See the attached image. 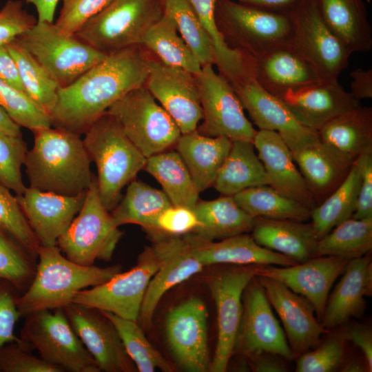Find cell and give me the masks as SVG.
Segmentation results:
<instances>
[{
  "label": "cell",
  "mask_w": 372,
  "mask_h": 372,
  "mask_svg": "<svg viewBox=\"0 0 372 372\" xmlns=\"http://www.w3.org/2000/svg\"><path fill=\"white\" fill-rule=\"evenodd\" d=\"M149 56L142 45L121 50L60 87L50 114L52 126L85 134L113 103L145 85Z\"/></svg>",
  "instance_id": "1"
},
{
  "label": "cell",
  "mask_w": 372,
  "mask_h": 372,
  "mask_svg": "<svg viewBox=\"0 0 372 372\" xmlns=\"http://www.w3.org/2000/svg\"><path fill=\"white\" fill-rule=\"evenodd\" d=\"M25 166L29 187L65 196L86 192L94 175L80 135L52 127L34 131Z\"/></svg>",
  "instance_id": "2"
},
{
  "label": "cell",
  "mask_w": 372,
  "mask_h": 372,
  "mask_svg": "<svg viewBox=\"0 0 372 372\" xmlns=\"http://www.w3.org/2000/svg\"><path fill=\"white\" fill-rule=\"evenodd\" d=\"M34 276L23 294L17 297L21 316L41 310L63 309L81 290L101 285L121 271L120 265L106 267L76 264L57 245H40Z\"/></svg>",
  "instance_id": "3"
},
{
  "label": "cell",
  "mask_w": 372,
  "mask_h": 372,
  "mask_svg": "<svg viewBox=\"0 0 372 372\" xmlns=\"http://www.w3.org/2000/svg\"><path fill=\"white\" fill-rule=\"evenodd\" d=\"M83 142L96 167L101 201L111 211L122 198L124 187L144 169L147 158L107 112L88 128Z\"/></svg>",
  "instance_id": "4"
},
{
  "label": "cell",
  "mask_w": 372,
  "mask_h": 372,
  "mask_svg": "<svg viewBox=\"0 0 372 372\" xmlns=\"http://www.w3.org/2000/svg\"><path fill=\"white\" fill-rule=\"evenodd\" d=\"M214 17L227 45L246 56L258 59L290 45L289 12L266 10L234 0H215Z\"/></svg>",
  "instance_id": "5"
},
{
  "label": "cell",
  "mask_w": 372,
  "mask_h": 372,
  "mask_svg": "<svg viewBox=\"0 0 372 372\" xmlns=\"http://www.w3.org/2000/svg\"><path fill=\"white\" fill-rule=\"evenodd\" d=\"M163 12L162 0H113L74 35L109 54L141 45L145 34Z\"/></svg>",
  "instance_id": "6"
},
{
  "label": "cell",
  "mask_w": 372,
  "mask_h": 372,
  "mask_svg": "<svg viewBox=\"0 0 372 372\" xmlns=\"http://www.w3.org/2000/svg\"><path fill=\"white\" fill-rule=\"evenodd\" d=\"M122 231L103 205L94 175L84 203L56 245L71 261L83 266L111 260Z\"/></svg>",
  "instance_id": "7"
},
{
  "label": "cell",
  "mask_w": 372,
  "mask_h": 372,
  "mask_svg": "<svg viewBox=\"0 0 372 372\" xmlns=\"http://www.w3.org/2000/svg\"><path fill=\"white\" fill-rule=\"evenodd\" d=\"M20 338L44 361L63 371L100 372L97 363L70 325L63 309L27 315Z\"/></svg>",
  "instance_id": "8"
},
{
  "label": "cell",
  "mask_w": 372,
  "mask_h": 372,
  "mask_svg": "<svg viewBox=\"0 0 372 372\" xmlns=\"http://www.w3.org/2000/svg\"><path fill=\"white\" fill-rule=\"evenodd\" d=\"M17 39L61 87L72 83L107 55L75 35L61 33L53 23L37 21Z\"/></svg>",
  "instance_id": "9"
},
{
  "label": "cell",
  "mask_w": 372,
  "mask_h": 372,
  "mask_svg": "<svg viewBox=\"0 0 372 372\" xmlns=\"http://www.w3.org/2000/svg\"><path fill=\"white\" fill-rule=\"evenodd\" d=\"M146 157L175 147L181 132L145 85L135 88L107 110Z\"/></svg>",
  "instance_id": "10"
},
{
  "label": "cell",
  "mask_w": 372,
  "mask_h": 372,
  "mask_svg": "<svg viewBox=\"0 0 372 372\" xmlns=\"http://www.w3.org/2000/svg\"><path fill=\"white\" fill-rule=\"evenodd\" d=\"M289 14L290 47L316 72L322 81H335L348 66L351 52L323 20L316 0H302Z\"/></svg>",
  "instance_id": "11"
},
{
  "label": "cell",
  "mask_w": 372,
  "mask_h": 372,
  "mask_svg": "<svg viewBox=\"0 0 372 372\" xmlns=\"http://www.w3.org/2000/svg\"><path fill=\"white\" fill-rule=\"evenodd\" d=\"M213 66L203 65L201 71L195 74L203 120L196 130L207 136L253 142L257 130L246 117L230 83Z\"/></svg>",
  "instance_id": "12"
},
{
  "label": "cell",
  "mask_w": 372,
  "mask_h": 372,
  "mask_svg": "<svg viewBox=\"0 0 372 372\" xmlns=\"http://www.w3.org/2000/svg\"><path fill=\"white\" fill-rule=\"evenodd\" d=\"M158 267V259L152 247H147L131 269L121 271L101 285L80 291L72 302L137 321L146 290Z\"/></svg>",
  "instance_id": "13"
},
{
  "label": "cell",
  "mask_w": 372,
  "mask_h": 372,
  "mask_svg": "<svg viewBox=\"0 0 372 372\" xmlns=\"http://www.w3.org/2000/svg\"><path fill=\"white\" fill-rule=\"evenodd\" d=\"M256 265H236L214 273L208 286L217 311L218 339L209 371L224 372L234 353L242 312L245 288L255 276Z\"/></svg>",
  "instance_id": "14"
},
{
  "label": "cell",
  "mask_w": 372,
  "mask_h": 372,
  "mask_svg": "<svg viewBox=\"0 0 372 372\" xmlns=\"http://www.w3.org/2000/svg\"><path fill=\"white\" fill-rule=\"evenodd\" d=\"M236 351L247 357L267 352L287 360L295 358L256 276L243 291L242 312L234 353Z\"/></svg>",
  "instance_id": "15"
},
{
  "label": "cell",
  "mask_w": 372,
  "mask_h": 372,
  "mask_svg": "<svg viewBox=\"0 0 372 372\" xmlns=\"http://www.w3.org/2000/svg\"><path fill=\"white\" fill-rule=\"evenodd\" d=\"M149 235L158 267L147 287L138 318L139 324L145 328L152 325L154 311L163 296L173 287L200 272L205 267L183 236Z\"/></svg>",
  "instance_id": "16"
},
{
  "label": "cell",
  "mask_w": 372,
  "mask_h": 372,
  "mask_svg": "<svg viewBox=\"0 0 372 372\" xmlns=\"http://www.w3.org/2000/svg\"><path fill=\"white\" fill-rule=\"evenodd\" d=\"M145 85L175 121L181 134L197 129L203 110L195 74L149 56Z\"/></svg>",
  "instance_id": "17"
},
{
  "label": "cell",
  "mask_w": 372,
  "mask_h": 372,
  "mask_svg": "<svg viewBox=\"0 0 372 372\" xmlns=\"http://www.w3.org/2000/svg\"><path fill=\"white\" fill-rule=\"evenodd\" d=\"M207 311L198 297L192 296L173 307L165 322V333L172 355L186 371H209Z\"/></svg>",
  "instance_id": "18"
},
{
  "label": "cell",
  "mask_w": 372,
  "mask_h": 372,
  "mask_svg": "<svg viewBox=\"0 0 372 372\" xmlns=\"http://www.w3.org/2000/svg\"><path fill=\"white\" fill-rule=\"evenodd\" d=\"M63 311L101 371H138L116 328L101 311L74 302L68 304Z\"/></svg>",
  "instance_id": "19"
},
{
  "label": "cell",
  "mask_w": 372,
  "mask_h": 372,
  "mask_svg": "<svg viewBox=\"0 0 372 372\" xmlns=\"http://www.w3.org/2000/svg\"><path fill=\"white\" fill-rule=\"evenodd\" d=\"M348 262L342 258L324 256L287 267L259 265L256 267L255 276L276 280L307 298L321 322L330 290Z\"/></svg>",
  "instance_id": "20"
},
{
  "label": "cell",
  "mask_w": 372,
  "mask_h": 372,
  "mask_svg": "<svg viewBox=\"0 0 372 372\" xmlns=\"http://www.w3.org/2000/svg\"><path fill=\"white\" fill-rule=\"evenodd\" d=\"M231 86L258 130L278 133L291 151L319 138L318 132L301 124L282 99L265 91L252 77Z\"/></svg>",
  "instance_id": "21"
},
{
  "label": "cell",
  "mask_w": 372,
  "mask_h": 372,
  "mask_svg": "<svg viewBox=\"0 0 372 372\" xmlns=\"http://www.w3.org/2000/svg\"><path fill=\"white\" fill-rule=\"evenodd\" d=\"M256 277L282 322L294 356L316 347L328 330L318 320L312 304L276 280Z\"/></svg>",
  "instance_id": "22"
},
{
  "label": "cell",
  "mask_w": 372,
  "mask_h": 372,
  "mask_svg": "<svg viewBox=\"0 0 372 372\" xmlns=\"http://www.w3.org/2000/svg\"><path fill=\"white\" fill-rule=\"evenodd\" d=\"M86 192L65 196L28 187L15 197L39 245L53 246L79 212Z\"/></svg>",
  "instance_id": "23"
},
{
  "label": "cell",
  "mask_w": 372,
  "mask_h": 372,
  "mask_svg": "<svg viewBox=\"0 0 372 372\" xmlns=\"http://www.w3.org/2000/svg\"><path fill=\"white\" fill-rule=\"evenodd\" d=\"M253 144L264 166L268 185L311 211L315 208L317 203L293 159L290 149L280 136L273 131L257 130Z\"/></svg>",
  "instance_id": "24"
},
{
  "label": "cell",
  "mask_w": 372,
  "mask_h": 372,
  "mask_svg": "<svg viewBox=\"0 0 372 372\" xmlns=\"http://www.w3.org/2000/svg\"><path fill=\"white\" fill-rule=\"evenodd\" d=\"M280 99L301 124L316 132L331 119L360 105L338 80L322 81L288 92Z\"/></svg>",
  "instance_id": "25"
},
{
  "label": "cell",
  "mask_w": 372,
  "mask_h": 372,
  "mask_svg": "<svg viewBox=\"0 0 372 372\" xmlns=\"http://www.w3.org/2000/svg\"><path fill=\"white\" fill-rule=\"evenodd\" d=\"M250 74L265 91L281 99L288 92L322 81L314 69L290 46L254 59Z\"/></svg>",
  "instance_id": "26"
},
{
  "label": "cell",
  "mask_w": 372,
  "mask_h": 372,
  "mask_svg": "<svg viewBox=\"0 0 372 372\" xmlns=\"http://www.w3.org/2000/svg\"><path fill=\"white\" fill-rule=\"evenodd\" d=\"M291 152L317 205L342 183L354 162L320 138Z\"/></svg>",
  "instance_id": "27"
},
{
  "label": "cell",
  "mask_w": 372,
  "mask_h": 372,
  "mask_svg": "<svg viewBox=\"0 0 372 372\" xmlns=\"http://www.w3.org/2000/svg\"><path fill=\"white\" fill-rule=\"evenodd\" d=\"M369 254L349 260L342 278L329 295L321 322L327 330L363 315L365 297L372 294V261Z\"/></svg>",
  "instance_id": "28"
},
{
  "label": "cell",
  "mask_w": 372,
  "mask_h": 372,
  "mask_svg": "<svg viewBox=\"0 0 372 372\" xmlns=\"http://www.w3.org/2000/svg\"><path fill=\"white\" fill-rule=\"evenodd\" d=\"M183 236L191 245L194 255L205 267L217 264L277 265L287 267L299 263L260 246L248 233L228 237L218 242L203 239L194 233Z\"/></svg>",
  "instance_id": "29"
},
{
  "label": "cell",
  "mask_w": 372,
  "mask_h": 372,
  "mask_svg": "<svg viewBox=\"0 0 372 372\" xmlns=\"http://www.w3.org/2000/svg\"><path fill=\"white\" fill-rule=\"evenodd\" d=\"M251 236L260 246L298 262L313 258L318 241L311 223L287 219L255 218Z\"/></svg>",
  "instance_id": "30"
},
{
  "label": "cell",
  "mask_w": 372,
  "mask_h": 372,
  "mask_svg": "<svg viewBox=\"0 0 372 372\" xmlns=\"http://www.w3.org/2000/svg\"><path fill=\"white\" fill-rule=\"evenodd\" d=\"M227 138L207 136L195 131L181 134L175 147L199 193L213 186L231 147Z\"/></svg>",
  "instance_id": "31"
},
{
  "label": "cell",
  "mask_w": 372,
  "mask_h": 372,
  "mask_svg": "<svg viewBox=\"0 0 372 372\" xmlns=\"http://www.w3.org/2000/svg\"><path fill=\"white\" fill-rule=\"evenodd\" d=\"M327 25L351 52L372 48V28L364 0H316Z\"/></svg>",
  "instance_id": "32"
},
{
  "label": "cell",
  "mask_w": 372,
  "mask_h": 372,
  "mask_svg": "<svg viewBox=\"0 0 372 372\" xmlns=\"http://www.w3.org/2000/svg\"><path fill=\"white\" fill-rule=\"evenodd\" d=\"M319 138L354 161L372 148V108L361 105L329 121L318 131Z\"/></svg>",
  "instance_id": "33"
},
{
  "label": "cell",
  "mask_w": 372,
  "mask_h": 372,
  "mask_svg": "<svg viewBox=\"0 0 372 372\" xmlns=\"http://www.w3.org/2000/svg\"><path fill=\"white\" fill-rule=\"evenodd\" d=\"M193 211L198 225L192 233L207 240L249 233L254 224V218L236 204L233 196L198 200Z\"/></svg>",
  "instance_id": "34"
},
{
  "label": "cell",
  "mask_w": 372,
  "mask_h": 372,
  "mask_svg": "<svg viewBox=\"0 0 372 372\" xmlns=\"http://www.w3.org/2000/svg\"><path fill=\"white\" fill-rule=\"evenodd\" d=\"M255 150L253 142L232 141L213 185L219 193L233 196L247 188L268 185L264 166Z\"/></svg>",
  "instance_id": "35"
},
{
  "label": "cell",
  "mask_w": 372,
  "mask_h": 372,
  "mask_svg": "<svg viewBox=\"0 0 372 372\" xmlns=\"http://www.w3.org/2000/svg\"><path fill=\"white\" fill-rule=\"evenodd\" d=\"M144 169L161 184L173 206L194 209L199 192L176 150L169 149L147 158Z\"/></svg>",
  "instance_id": "36"
},
{
  "label": "cell",
  "mask_w": 372,
  "mask_h": 372,
  "mask_svg": "<svg viewBox=\"0 0 372 372\" xmlns=\"http://www.w3.org/2000/svg\"><path fill=\"white\" fill-rule=\"evenodd\" d=\"M127 185L124 197L111 211L113 220L118 227L134 224L149 231L158 216L173 205L163 190L136 179Z\"/></svg>",
  "instance_id": "37"
},
{
  "label": "cell",
  "mask_w": 372,
  "mask_h": 372,
  "mask_svg": "<svg viewBox=\"0 0 372 372\" xmlns=\"http://www.w3.org/2000/svg\"><path fill=\"white\" fill-rule=\"evenodd\" d=\"M142 46L163 63L183 69L194 74L202 65L179 34L171 17L165 11L161 19L147 32Z\"/></svg>",
  "instance_id": "38"
},
{
  "label": "cell",
  "mask_w": 372,
  "mask_h": 372,
  "mask_svg": "<svg viewBox=\"0 0 372 372\" xmlns=\"http://www.w3.org/2000/svg\"><path fill=\"white\" fill-rule=\"evenodd\" d=\"M236 204L252 218L287 219L305 222L311 210L276 191L269 185L244 189L233 196Z\"/></svg>",
  "instance_id": "39"
},
{
  "label": "cell",
  "mask_w": 372,
  "mask_h": 372,
  "mask_svg": "<svg viewBox=\"0 0 372 372\" xmlns=\"http://www.w3.org/2000/svg\"><path fill=\"white\" fill-rule=\"evenodd\" d=\"M360 181V172L353 162L342 183L311 211V223L318 240L352 218L356 209Z\"/></svg>",
  "instance_id": "40"
},
{
  "label": "cell",
  "mask_w": 372,
  "mask_h": 372,
  "mask_svg": "<svg viewBox=\"0 0 372 372\" xmlns=\"http://www.w3.org/2000/svg\"><path fill=\"white\" fill-rule=\"evenodd\" d=\"M372 249V218H351L318 240L313 257L331 256L351 260Z\"/></svg>",
  "instance_id": "41"
},
{
  "label": "cell",
  "mask_w": 372,
  "mask_h": 372,
  "mask_svg": "<svg viewBox=\"0 0 372 372\" xmlns=\"http://www.w3.org/2000/svg\"><path fill=\"white\" fill-rule=\"evenodd\" d=\"M208 34L213 45L214 65L218 74L231 84L249 76V57L230 48L219 32L214 17L215 0H187Z\"/></svg>",
  "instance_id": "42"
},
{
  "label": "cell",
  "mask_w": 372,
  "mask_h": 372,
  "mask_svg": "<svg viewBox=\"0 0 372 372\" xmlns=\"http://www.w3.org/2000/svg\"><path fill=\"white\" fill-rule=\"evenodd\" d=\"M6 45L15 61L24 92L50 116L60 85L17 38Z\"/></svg>",
  "instance_id": "43"
},
{
  "label": "cell",
  "mask_w": 372,
  "mask_h": 372,
  "mask_svg": "<svg viewBox=\"0 0 372 372\" xmlns=\"http://www.w3.org/2000/svg\"><path fill=\"white\" fill-rule=\"evenodd\" d=\"M101 311L116 328L127 353L138 371L154 372L157 369L164 372L173 371L171 364L148 341L136 320Z\"/></svg>",
  "instance_id": "44"
},
{
  "label": "cell",
  "mask_w": 372,
  "mask_h": 372,
  "mask_svg": "<svg viewBox=\"0 0 372 372\" xmlns=\"http://www.w3.org/2000/svg\"><path fill=\"white\" fill-rule=\"evenodd\" d=\"M164 11L174 21L176 29L200 65H214L211 40L187 0H162Z\"/></svg>",
  "instance_id": "45"
},
{
  "label": "cell",
  "mask_w": 372,
  "mask_h": 372,
  "mask_svg": "<svg viewBox=\"0 0 372 372\" xmlns=\"http://www.w3.org/2000/svg\"><path fill=\"white\" fill-rule=\"evenodd\" d=\"M0 107L20 127L32 132L52 127L50 114L24 92L0 79Z\"/></svg>",
  "instance_id": "46"
},
{
  "label": "cell",
  "mask_w": 372,
  "mask_h": 372,
  "mask_svg": "<svg viewBox=\"0 0 372 372\" xmlns=\"http://www.w3.org/2000/svg\"><path fill=\"white\" fill-rule=\"evenodd\" d=\"M34 258L0 230V280L8 282L15 289H27L36 271Z\"/></svg>",
  "instance_id": "47"
},
{
  "label": "cell",
  "mask_w": 372,
  "mask_h": 372,
  "mask_svg": "<svg viewBox=\"0 0 372 372\" xmlns=\"http://www.w3.org/2000/svg\"><path fill=\"white\" fill-rule=\"evenodd\" d=\"M0 230L37 257L40 246L15 196L0 180Z\"/></svg>",
  "instance_id": "48"
},
{
  "label": "cell",
  "mask_w": 372,
  "mask_h": 372,
  "mask_svg": "<svg viewBox=\"0 0 372 372\" xmlns=\"http://www.w3.org/2000/svg\"><path fill=\"white\" fill-rule=\"evenodd\" d=\"M28 152L22 135L0 132V180L16 195H21L26 189L22 179L21 167Z\"/></svg>",
  "instance_id": "49"
},
{
  "label": "cell",
  "mask_w": 372,
  "mask_h": 372,
  "mask_svg": "<svg viewBox=\"0 0 372 372\" xmlns=\"http://www.w3.org/2000/svg\"><path fill=\"white\" fill-rule=\"evenodd\" d=\"M344 339L334 336L319 344L311 351L298 356L297 372H331L342 366L344 355Z\"/></svg>",
  "instance_id": "50"
},
{
  "label": "cell",
  "mask_w": 372,
  "mask_h": 372,
  "mask_svg": "<svg viewBox=\"0 0 372 372\" xmlns=\"http://www.w3.org/2000/svg\"><path fill=\"white\" fill-rule=\"evenodd\" d=\"M113 0H63L59 16L54 23L62 34H74Z\"/></svg>",
  "instance_id": "51"
},
{
  "label": "cell",
  "mask_w": 372,
  "mask_h": 372,
  "mask_svg": "<svg viewBox=\"0 0 372 372\" xmlns=\"http://www.w3.org/2000/svg\"><path fill=\"white\" fill-rule=\"evenodd\" d=\"M23 342L9 343L0 349V372H61L51 364L30 353Z\"/></svg>",
  "instance_id": "52"
},
{
  "label": "cell",
  "mask_w": 372,
  "mask_h": 372,
  "mask_svg": "<svg viewBox=\"0 0 372 372\" xmlns=\"http://www.w3.org/2000/svg\"><path fill=\"white\" fill-rule=\"evenodd\" d=\"M37 19L19 0H8L0 10V45H6L30 29Z\"/></svg>",
  "instance_id": "53"
},
{
  "label": "cell",
  "mask_w": 372,
  "mask_h": 372,
  "mask_svg": "<svg viewBox=\"0 0 372 372\" xmlns=\"http://www.w3.org/2000/svg\"><path fill=\"white\" fill-rule=\"evenodd\" d=\"M198 225V221L193 209L172 206L158 216L153 229L147 233L183 236L193 232Z\"/></svg>",
  "instance_id": "54"
},
{
  "label": "cell",
  "mask_w": 372,
  "mask_h": 372,
  "mask_svg": "<svg viewBox=\"0 0 372 372\" xmlns=\"http://www.w3.org/2000/svg\"><path fill=\"white\" fill-rule=\"evenodd\" d=\"M14 289L10 284L0 280V349L9 343L22 342L14 334L16 323L21 317Z\"/></svg>",
  "instance_id": "55"
},
{
  "label": "cell",
  "mask_w": 372,
  "mask_h": 372,
  "mask_svg": "<svg viewBox=\"0 0 372 372\" xmlns=\"http://www.w3.org/2000/svg\"><path fill=\"white\" fill-rule=\"evenodd\" d=\"M360 174V187L355 219L372 218V148L362 152L355 161Z\"/></svg>",
  "instance_id": "56"
},
{
  "label": "cell",
  "mask_w": 372,
  "mask_h": 372,
  "mask_svg": "<svg viewBox=\"0 0 372 372\" xmlns=\"http://www.w3.org/2000/svg\"><path fill=\"white\" fill-rule=\"evenodd\" d=\"M344 340H351L362 351L367 364V369H372V332L371 329L360 324H352L347 327L342 335Z\"/></svg>",
  "instance_id": "57"
},
{
  "label": "cell",
  "mask_w": 372,
  "mask_h": 372,
  "mask_svg": "<svg viewBox=\"0 0 372 372\" xmlns=\"http://www.w3.org/2000/svg\"><path fill=\"white\" fill-rule=\"evenodd\" d=\"M350 94L357 100L372 98V69L357 68L351 71Z\"/></svg>",
  "instance_id": "58"
},
{
  "label": "cell",
  "mask_w": 372,
  "mask_h": 372,
  "mask_svg": "<svg viewBox=\"0 0 372 372\" xmlns=\"http://www.w3.org/2000/svg\"><path fill=\"white\" fill-rule=\"evenodd\" d=\"M0 79L24 92L15 61L6 45H0Z\"/></svg>",
  "instance_id": "59"
},
{
  "label": "cell",
  "mask_w": 372,
  "mask_h": 372,
  "mask_svg": "<svg viewBox=\"0 0 372 372\" xmlns=\"http://www.w3.org/2000/svg\"><path fill=\"white\" fill-rule=\"evenodd\" d=\"M280 356L267 352H262L248 357L253 371L256 372H285L287 367L278 358Z\"/></svg>",
  "instance_id": "60"
},
{
  "label": "cell",
  "mask_w": 372,
  "mask_h": 372,
  "mask_svg": "<svg viewBox=\"0 0 372 372\" xmlns=\"http://www.w3.org/2000/svg\"><path fill=\"white\" fill-rule=\"evenodd\" d=\"M238 3L254 6L260 9L278 12H289L302 0H234Z\"/></svg>",
  "instance_id": "61"
},
{
  "label": "cell",
  "mask_w": 372,
  "mask_h": 372,
  "mask_svg": "<svg viewBox=\"0 0 372 372\" xmlns=\"http://www.w3.org/2000/svg\"><path fill=\"white\" fill-rule=\"evenodd\" d=\"M32 4L37 12L39 22L53 23L55 10L59 0H25Z\"/></svg>",
  "instance_id": "62"
},
{
  "label": "cell",
  "mask_w": 372,
  "mask_h": 372,
  "mask_svg": "<svg viewBox=\"0 0 372 372\" xmlns=\"http://www.w3.org/2000/svg\"><path fill=\"white\" fill-rule=\"evenodd\" d=\"M0 132L10 135H22L21 127L8 116L6 111L0 107Z\"/></svg>",
  "instance_id": "63"
},
{
  "label": "cell",
  "mask_w": 372,
  "mask_h": 372,
  "mask_svg": "<svg viewBox=\"0 0 372 372\" xmlns=\"http://www.w3.org/2000/svg\"><path fill=\"white\" fill-rule=\"evenodd\" d=\"M340 368L341 369V371L344 372H361L364 371V367L362 364L354 360L347 362L344 364L342 367L340 366Z\"/></svg>",
  "instance_id": "64"
}]
</instances>
